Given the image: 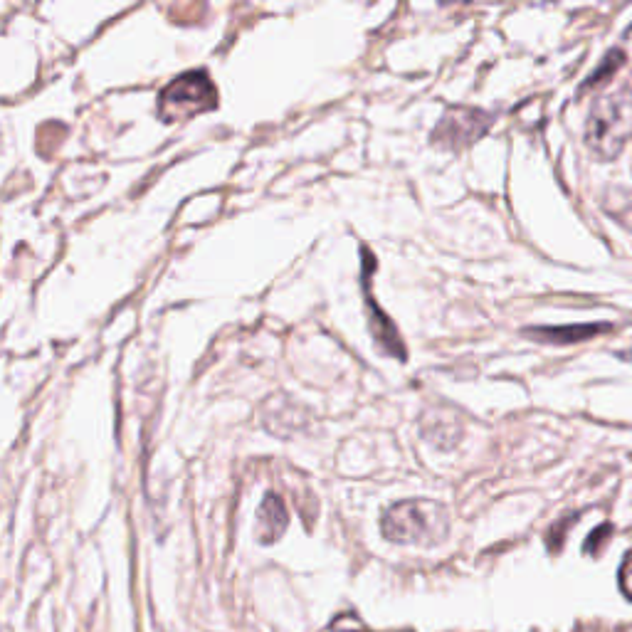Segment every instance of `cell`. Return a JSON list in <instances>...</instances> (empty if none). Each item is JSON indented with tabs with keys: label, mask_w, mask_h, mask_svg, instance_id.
<instances>
[{
	"label": "cell",
	"mask_w": 632,
	"mask_h": 632,
	"mask_svg": "<svg viewBox=\"0 0 632 632\" xmlns=\"http://www.w3.org/2000/svg\"><path fill=\"white\" fill-rule=\"evenodd\" d=\"M625 60H628V55H625L623 47H613V50H610L608 55L603 57V62H600L598 70H595L593 75L588 77V82L583 84V89H593V87H598V84L608 82V79L613 77L615 72L620 70V67H623Z\"/></svg>",
	"instance_id": "cell-9"
},
{
	"label": "cell",
	"mask_w": 632,
	"mask_h": 632,
	"mask_svg": "<svg viewBox=\"0 0 632 632\" xmlns=\"http://www.w3.org/2000/svg\"><path fill=\"white\" fill-rule=\"evenodd\" d=\"M361 255H363V272H361V282H363V294H366V314H368V329H371L373 341H376L378 349L386 356L398 358V361H405L408 358V349H405V341L400 336L398 326L393 324V319L381 309V304L376 302V297L371 294L368 284H371V270L378 267L376 257L368 252L366 245H361Z\"/></svg>",
	"instance_id": "cell-5"
},
{
	"label": "cell",
	"mask_w": 632,
	"mask_h": 632,
	"mask_svg": "<svg viewBox=\"0 0 632 632\" xmlns=\"http://www.w3.org/2000/svg\"><path fill=\"white\" fill-rule=\"evenodd\" d=\"M218 107V89L205 70L183 72L158 94V117L166 124L188 121Z\"/></svg>",
	"instance_id": "cell-3"
},
{
	"label": "cell",
	"mask_w": 632,
	"mask_h": 632,
	"mask_svg": "<svg viewBox=\"0 0 632 632\" xmlns=\"http://www.w3.org/2000/svg\"><path fill=\"white\" fill-rule=\"evenodd\" d=\"M381 534L393 544L437 546L450 536V512L433 499L395 502L381 516Z\"/></svg>",
	"instance_id": "cell-1"
},
{
	"label": "cell",
	"mask_w": 632,
	"mask_h": 632,
	"mask_svg": "<svg viewBox=\"0 0 632 632\" xmlns=\"http://www.w3.org/2000/svg\"><path fill=\"white\" fill-rule=\"evenodd\" d=\"M620 591L625 593V598L632 600V551L625 556L623 568H620Z\"/></svg>",
	"instance_id": "cell-10"
},
{
	"label": "cell",
	"mask_w": 632,
	"mask_h": 632,
	"mask_svg": "<svg viewBox=\"0 0 632 632\" xmlns=\"http://www.w3.org/2000/svg\"><path fill=\"white\" fill-rule=\"evenodd\" d=\"M289 526V512L284 507V499L279 494L270 492L265 494L260 504V512H257V539L260 544H275L279 536L287 531Z\"/></svg>",
	"instance_id": "cell-6"
},
{
	"label": "cell",
	"mask_w": 632,
	"mask_h": 632,
	"mask_svg": "<svg viewBox=\"0 0 632 632\" xmlns=\"http://www.w3.org/2000/svg\"><path fill=\"white\" fill-rule=\"evenodd\" d=\"M489 126H492V114L474 107H452L447 109L445 117L433 129L430 141H433V146H440V149L460 151L474 144L479 136L487 134Z\"/></svg>",
	"instance_id": "cell-4"
},
{
	"label": "cell",
	"mask_w": 632,
	"mask_h": 632,
	"mask_svg": "<svg viewBox=\"0 0 632 632\" xmlns=\"http://www.w3.org/2000/svg\"><path fill=\"white\" fill-rule=\"evenodd\" d=\"M632 139V89H618L593 102L586 121V144L595 156L613 161Z\"/></svg>",
	"instance_id": "cell-2"
},
{
	"label": "cell",
	"mask_w": 632,
	"mask_h": 632,
	"mask_svg": "<svg viewBox=\"0 0 632 632\" xmlns=\"http://www.w3.org/2000/svg\"><path fill=\"white\" fill-rule=\"evenodd\" d=\"M600 331H610V324H573V326H531L524 329V336L541 341V344H578L598 336Z\"/></svg>",
	"instance_id": "cell-7"
},
{
	"label": "cell",
	"mask_w": 632,
	"mask_h": 632,
	"mask_svg": "<svg viewBox=\"0 0 632 632\" xmlns=\"http://www.w3.org/2000/svg\"><path fill=\"white\" fill-rule=\"evenodd\" d=\"M625 55L632 57V28L625 33Z\"/></svg>",
	"instance_id": "cell-11"
},
{
	"label": "cell",
	"mask_w": 632,
	"mask_h": 632,
	"mask_svg": "<svg viewBox=\"0 0 632 632\" xmlns=\"http://www.w3.org/2000/svg\"><path fill=\"white\" fill-rule=\"evenodd\" d=\"M620 358H625V361H632V351H625V354H620Z\"/></svg>",
	"instance_id": "cell-12"
},
{
	"label": "cell",
	"mask_w": 632,
	"mask_h": 632,
	"mask_svg": "<svg viewBox=\"0 0 632 632\" xmlns=\"http://www.w3.org/2000/svg\"><path fill=\"white\" fill-rule=\"evenodd\" d=\"M600 205L605 208V213L613 220H618L623 228H628L632 233V191L628 188H618L613 186L608 193H605Z\"/></svg>",
	"instance_id": "cell-8"
}]
</instances>
